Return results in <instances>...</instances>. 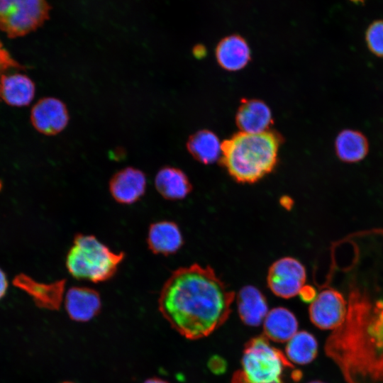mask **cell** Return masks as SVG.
Listing matches in <instances>:
<instances>
[{
    "instance_id": "cell-1",
    "label": "cell",
    "mask_w": 383,
    "mask_h": 383,
    "mask_svg": "<svg viewBox=\"0 0 383 383\" xmlns=\"http://www.w3.org/2000/svg\"><path fill=\"white\" fill-rule=\"evenodd\" d=\"M346 316L327 338L324 351L346 383H383V295L349 288Z\"/></svg>"
},
{
    "instance_id": "cell-2",
    "label": "cell",
    "mask_w": 383,
    "mask_h": 383,
    "mask_svg": "<svg viewBox=\"0 0 383 383\" xmlns=\"http://www.w3.org/2000/svg\"><path fill=\"white\" fill-rule=\"evenodd\" d=\"M235 294L209 266L197 263L174 270L163 284L158 309L189 340L209 335L228 318Z\"/></svg>"
},
{
    "instance_id": "cell-3",
    "label": "cell",
    "mask_w": 383,
    "mask_h": 383,
    "mask_svg": "<svg viewBox=\"0 0 383 383\" xmlns=\"http://www.w3.org/2000/svg\"><path fill=\"white\" fill-rule=\"evenodd\" d=\"M280 143V136L270 130L240 131L221 143V162L236 182L255 183L275 167Z\"/></svg>"
},
{
    "instance_id": "cell-4",
    "label": "cell",
    "mask_w": 383,
    "mask_h": 383,
    "mask_svg": "<svg viewBox=\"0 0 383 383\" xmlns=\"http://www.w3.org/2000/svg\"><path fill=\"white\" fill-rule=\"evenodd\" d=\"M124 257L123 252L112 251L94 235L77 234L67 253L65 265L75 279L99 283L113 277Z\"/></svg>"
},
{
    "instance_id": "cell-5",
    "label": "cell",
    "mask_w": 383,
    "mask_h": 383,
    "mask_svg": "<svg viewBox=\"0 0 383 383\" xmlns=\"http://www.w3.org/2000/svg\"><path fill=\"white\" fill-rule=\"evenodd\" d=\"M293 365L265 335L250 339L245 345L240 369L231 383H286L285 374Z\"/></svg>"
},
{
    "instance_id": "cell-6",
    "label": "cell",
    "mask_w": 383,
    "mask_h": 383,
    "mask_svg": "<svg viewBox=\"0 0 383 383\" xmlns=\"http://www.w3.org/2000/svg\"><path fill=\"white\" fill-rule=\"evenodd\" d=\"M48 0H0V30L9 38L35 31L49 18Z\"/></svg>"
},
{
    "instance_id": "cell-7",
    "label": "cell",
    "mask_w": 383,
    "mask_h": 383,
    "mask_svg": "<svg viewBox=\"0 0 383 383\" xmlns=\"http://www.w3.org/2000/svg\"><path fill=\"white\" fill-rule=\"evenodd\" d=\"M306 279L304 266L292 257H282L274 262L267 275L269 289L274 295L283 299H290L299 294Z\"/></svg>"
},
{
    "instance_id": "cell-8",
    "label": "cell",
    "mask_w": 383,
    "mask_h": 383,
    "mask_svg": "<svg viewBox=\"0 0 383 383\" xmlns=\"http://www.w3.org/2000/svg\"><path fill=\"white\" fill-rule=\"evenodd\" d=\"M348 303L343 294L333 288H325L310 303L309 318L322 330H335L346 316Z\"/></svg>"
},
{
    "instance_id": "cell-9",
    "label": "cell",
    "mask_w": 383,
    "mask_h": 383,
    "mask_svg": "<svg viewBox=\"0 0 383 383\" xmlns=\"http://www.w3.org/2000/svg\"><path fill=\"white\" fill-rule=\"evenodd\" d=\"M70 120L65 104L55 97L40 99L32 108L30 121L40 133L55 135L62 132Z\"/></svg>"
},
{
    "instance_id": "cell-10",
    "label": "cell",
    "mask_w": 383,
    "mask_h": 383,
    "mask_svg": "<svg viewBox=\"0 0 383 383\" xmlns=\"http://www.w3.org/2000/svg\"><path fill=\"white\" fill-rule=\"evenodd\" d=\"M146 185L147 179L143 171L127 167L111 177L109 188L116 201L122 204H132L143 196Z\"/></svg>"
},
{
    "instance_id": "cell-11",
    "label": "cell",
    "mask_w": 383,
    "mask_h": 383,
    "mask_svg": "<svg viewBox=\"0 0 383 383\" xmlns=\"http://www.w3.org/2000/svg\"><path fill=\"white\" fill-rule=\"evenodd\" d=\"M65 308L70 318L76 322H88L101 309V299L97 291L86 287H72L65 296Z\"/></svg>"
},
{
    "instance_id": "cell-12",
    "label": "cell",
    "mask_w": 383,
    "mask_h": 383,
    "mask_svg": "<svg viewBox=\"0 0 383 383\" xmlns=\"http://www.w3.org/2000/svg\"><path fill=\"white\" fill-rule=\"evenodd\" d=\"M13 284L28 294L35 304L43 309L57 310L63 300L65 280L50 284L40 283L21 274L15 277Z\"/></svg>"
},
{
    "instance_id": "cell-13",
    "label": "cell",
    "mask_w": 383,
    "mask_h": 383,
    "mask_svg": "<svg viewBox=\"0 0 383 383\" xmlns=\"http://www.w3.org/2000/svg\"><path fill=\"white\" fill-rule=\"evenodd\" d=\"M235 123L241 132L260 133L268 131L273 123L272 112L260 99L241 100L235 114Z\"/></svg>"
},
{
    "instance_id": "cell-14",
    "label": "cell",
    "mask_w": 383,
    "mask_h": 383,
    "mask_svg": "<svg viewBox=\"0 0 383 383\" xmlns=\"http://www.w3.org/2000/svg\"><path fill=\"white\" fill-rule=\"evenodd\" d=\"M147 243L152 252L169 255L177 252L182 248L184 240L180 228L176 223L160 221L150 226Z\"/></svg>"
},
{
    "instance_id": "cell-15",
    "label": "cell",
    "mask_w": 383,
    "mask_h": 383,
    "mask_svg": "<svg viewBox=\"0 0 383 383\" xmlns=\"http://www.w3.org/2000/svg\"><path fill=\"white\" fill-rule=\"evenodd\" d=\"M237 306L240 318L248 326H260L269 311L265 295L252 285L240 289L237 295Z\"/></svg>"
},
{
    "instance_id": "cell-16",
    "label": "cell",
    "mask_w": 383,
    "mask_h": 383,
    "mask_svg": "<svg viewBox=\"0 0 383 383\" xmlns=\"http://www.w3.org/2000/svg\"><path fill=\"white\" fill-rule=\"evenodd\" d=\"M218 65L227 71H238L250 60V48L244 38L232 35L223 38L216 48Z\"/></svg>"
},
{
    "instance_id": "cell-17",
    "label": "cell",
    "mask_w": 383,
    "mask_h": 383,
    "mask_svg": "<svg viewBox=\"0 0 383 383\" xmlns=\"http://www.w3.org/2000/svg\"><path fill=\"white\" fill-rule=\"evenodd\" d=\"M33 81L21 73L6 74L0 78V98L14 106L28 105L34 98Z\"/></svg>"
},
{
    "instance_id": "cell-18",
    "label": "cell",
    "mask_w": 383,
    "mask_h": 383,
    "mask_svg": "<svg viewBox=\"0 0 383 383\" xmlns=\"http://www.w3.org/2000/svg\"><path fill=\"white\" fill-rule=\"evenodd\" d=\"M157 192L165 199L181 200L192 190V185L187 174L180 169L166 166L158 170L155 178Z\"/></svg>"
},
{
    "instance_id": "cell-19",
    "label": "cell",
    "mask_w": 383,
    "mask_h": 383,
    "mask_svg": "<svg viewBox=\"0 0 383 383\" xmlns=\"http://www.w3.org/2000/svg\"><path fill=\"white\" fill-rule=\"evenodd\" d=\"M299 323L288 309L276 307L270 310L263 321L265 336L277 343L289 340L298 331Z\"/></svg>"
},
{
    "instance_id": "cell-20",
    "label": "cell",
    "mask_w": 383,
    "mask_h": 383,
    "mask_svg": "<svg viewBox=\"0 0 383 383\" xmlns=\"http://www.w3.org/2000/svg\"><path fill=\"white\" fill-rule=\"evenodd\" d=\"M337 157L343 162H357L363 160L369 152V143L365 135L356 130L340 131L335 140Z\"/></svg>"
},
{
    "instance_id": "cell-21",
    "label": "cell",
    "mask_w": 383,
    "mask_h": 383,
    "mask_svg": "<svg viewBox=\"0 0 383 383\" xmlns=\"http://www.w3.org/2000/svg\"><path fill=\"white\" fill-rule=\"evenodd\" d=\"M186 146L196 160L205 165L213 163L221 154V143L217 135L209 130H200L191 135Z\"/></svg>"
},
{
    "instance_id": "cell-22",
    "label": "cell",
    "mask_w": 383,
    "mask_h": 383,
    "mask_svg": "<svg viewBox=\"0 0 383 383\" xmlns=\"http://www.w3.org/2000/svg\"><path fill=\"white\" fill-rule=\"evenodd\" d=\"M318 349L314 335L308 331H300L287 341L285 355L291 363L305 365L314 360Z\"/></svg>"
},
{
    "instance_id": "cell-23",
    "label": "cell",
    "mask_w": 383,
    "mask_h": 383,
    "mask_svg": "<svg viewBox=\"0 0 383 383\" xmlns=\"http://www.w3.org/2000/svg\"><path fill=\"white\" fill-rule=\"evenodd\" d=\"M368 49L377 57H383V20L372 22L365 32Z\"/></svg>"
},
{
    "instance_id": "cell-24",
    "label": "cell",
    "mask_w": 383,
    "mask_h": 383,
    "mask_svg": "<svg viewBox=\"0 0 383 383\" xmlns=\"http://www.w3.org/2000/svg\"><path fill=\"white\" fill-rule=\"evenodd\" d=\"M22 68H23V66L11 57L0 41V78L1 76L6 74L9 70Z\"/></svg>"
},
{
    "instance_id": "cell-25",
    "label": "cell",
    "mask_w": 383,
    "mask_h": 383,
    "mask_svg": "<svg viewBox=\"0 0 383 383\" xmlns=\"http://www.w3.org/2000/svg\"><path fill=\"white\" fill-rule=\"evenodd\" d=\"M209 365L213 372L217 373L223 372L226 367L223 360L219 357H213L210 360Z\"/></svg>"
},
{
    "instance_id": "cell-26",
    "label": "cell",
    "mask_w": 383,
    "mask_h": 383,
    "mask_svg": "<svg viewBox=\"0 0 383 383\" xmlns=\"http://www.w3.org/2000/svg\"><path fill=\"white\" fill-rule=\"evenodd\" d=\"M299 295L304 301L311 302L315 298L316 293L312 287L304 285L300 291Z\"/></svg>"
},
{
    "instance_id": "cell-27",
    "label": "cell",
    "mask_w": 383,
    "mask_h": 383,
    "mask_svg": "<svg viewBox=\"0 0 383 383\" xmlns=\"http://www.w3.org/2000/svg\"><path fill=\"white\" fill-rule=\"evenodd\" d=\"M8 288V281L6 274L0 268V299H2L6 293Z\"/></svg>"
},
{
    "instance_id": "cell-28",
    "label": "cell",
    "mask_w": 383,
    "mask_h": 383,
    "mask_svg": "<svg viewBox=\"0 0 383 383\" xmlns=\"http://www.w3.org/2000/svg\"><path fill=\"white\" fill-rule=\"evenodd\" d=\"M143 383H170L167 380L158 377H152L146 379Z\"/></svg>"
},
{
    "instance_id": "cell-29",
    "label": "cell",
    "mask_w": 383,
    "mask_h": 383,
    "mask_svg": "<svg viewBox=\"0 0 383 383\" xmlns=\"http://www.w3.org/2000/svg\"><path fill=\"white\" fill-rule=\"evenodd\" d=\"M292 199H289V197H284L282 198L281 199V204L282 205L284 206V207H289V206H292Z\"/></svg>"
},
{
    "instance_id": "cell-30",
    "label": "cell",
    "mask_w": 383,
    "mask_h": 383,
    "mask_svg": "<svg viewBox=\"0 0 383 383\" xmlns=\"http://www.w3.org/2000/svg\"><path fill=\"white\" fill-rule=\"evenodd\" d=\"M309 383H326L324 382H322V381H319V380H314V381H311Z\"/></svg>"
},
{
    "instance_id": "cell-31",
    "label": "cell",
    "mask_w": 383,
    "mask_h": 383,
    "mask_svg": "<svg viewBox=\"0 0 383 383\" xmlns=\"http://www.w3.org/2000/svg\"><path fill=\"white\" fill-rule=\"evenodd\" d=\"M60 383H75V382H70V381H65V382H60Z\"/></svg>"
}]
</instances>
